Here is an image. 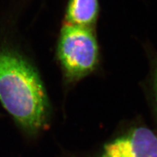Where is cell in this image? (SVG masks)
<instances>
[{
	"instance_id": "2",
	"label": "cell",
	"mask_w": 157,
	"mask_h": 157,
	"mask_svg": "<svg viewBox=\"0 0 157 157\" xmlns=\"http://www.w3.org/2000/svg\"><path fill=\"white\" fill-rule=\"evenodd\" d=\"M57 54L67 82H78L93 73L99 61V48L93 28L64 23Z\"/></svg>"
},
{
	"instance_id": "3",
	"label": "cell",
	"mask_w": 157,
	"mask_h": 157,
	"mask_svg": "<svg viewBox=\"0 0 157 157\" xmlns=\"http://www.w3.org/2000/svg\"><path fill=\"white\" fill-rule=\"evenodd\" d=\"M100 157H157V133L146 127H133L107 143Z\"/></svg>"
},
{
	"instance_id": "5",
	"label": "cell",
	"mask_w": 157,
	"mask_h": 157,
	"mask_svg": "<svg viewBox=\"0 0 157 157\" xmlns=\"http://www.w3.org/2000/svg\"><path fill=\"white\" fill-rule=\"evenodd\" d=\"M154 101L155 105H156V111H157V63L156 64V68H155L154 75Z\"/></svg>"
},
{
	"instance_id": "1",
	"label": "cell",
	"mask_w": 157,
	"mask_h": 157,
	"mask_svg": "<svg viewBox=\"0 0 157 157\" xmlns=\"http://www.w3.org/2000/svg\"><path fill=\"white\" fill-rule=\"evenodd\" d=\"M0 102L29 137H36L48 127L51 106L38 71L22 53L2 44Z\"/></svg>"
},
{
	"instance_id": "4",
	"label": "cell",
	"mask_w": 157,
	"mask_h": 157,
	"mask_svg": "<svg viewBox=\"0 0 157 157\" xmlns=\"http://www.w3.org/2000/svg\"><path fill=\"white\" fill-rule=\"evenodd\" d=\"M98 13V0H69L65 23L93 28L97 21Z\"/></svg>"
}]
</instances>
